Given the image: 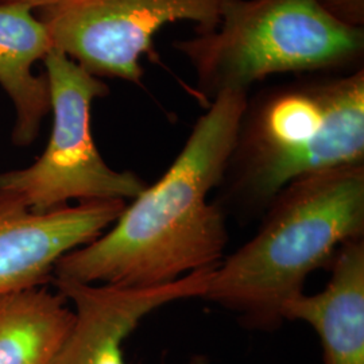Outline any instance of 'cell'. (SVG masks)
<instances>
[{"mask_svg":"<svg viewBox=\"0 0 364 364\" xmlns=\"http://www.w3.org/2000/svg\"><path fill=\"white\" fill-rule=\"evenodd\" d=\"M358 237H364V164L304 176L275 196L254 237L218 264L201 299L250 328L274 329L308 277Z\"/></svg>","mask_w":364,"mask_h":364,"instance_id":"cell-3","label":"cell"},{"mask_svg":"<svg viewBox=\"0 0 364 364\" xmlns=\"http://www.w3.org/2000/svg\"><path fill=\"white\" fill-rule=\"evenodd\" d=\"M210 102L247 92L278 73L352 72L363 68L364 27L340 22L318 0H239L208 34L174 41Z\"/></svg>","mask_w":364,"mask_h":364,"instance_id":"cell-4","label":"cell"},{"mask_svg":"<svg viewBox=\"0 0 364 364\" xmlns=\"http://www.w3.org/2000/svg\"><path fill=\"white\" fill-rule=\"evenodd\" d=\"M216 267L146 289L54 281L75 317L52 364H126L123 343L141 320L173 301L201 299Z\"/></svg>","mask_w":364,"mask_h":364,"instance_id":"cell-7","label":"cell"},{"mask_svg":"<svg viewBox=\"0 0 364 364\" xmlns=\"http://www.w3.org/2000/svg\"><path fill=\"white\" fill-rule=\"evenodd\" d=\"M43 64L53 112L49 144L31 166L0 173V198L37 213L63 208L73 200L135 198L146 183L132 171L109 168L92 136V103L109 93L107 84L57 49Z\"/></svg>","mask_w":364,"mask_h":364,"instance_id":"cell-5","label":"cell"},{"mask_svg":"<svg viewBox=\"0 0 364 364\" xmlns=\"http://www.w3.org/2000/svg\"><path fill=\"white\" fill-rule=\"evenodd\" d=\"M331 272L323 291L290 299L282 317L312 326L323 344L324 364H364V237L338 248Z\"/></svg>","mask_w":364,"mask_h":364,"instance_id":"cell-9","label":"cell"},{"mask_svg":"<svg viewBox=\"0 0 364 364\" xmlns=\"http://www.w3.org/2000/svg\"><path fill=\"white\" fill-rule=\"evenodd\" d=\"M73 311L63 294L43 287L0 297V364H52Z\"/></svg>","mask_w":364,"mask_h":364,"instance_id":"cell-11","label":"cell"},{"mask_svg":"<svg viewBox=\"0 0 364 364\" xmlns=\"http://www.w3.org/2000/svg\"><path fill=\"white\" fill-rule=\"evenodd\" d=\"M124 208L115 200L37 213L0 198V297L53 279L58 260L105 234Z\"/></svg>","mask_w":364,"mask_h":364,"instance_id":"cell-8","label":"cell"},{"mask_svg":"<svg viewBox=\"0 0 364 364\" xmlns=\"http://www.w3.org/2000/svg\"><path fill=\"white\" fill-rule=\"evenodd\" d=\"M353 164H364L363 68L248 97L213 203L255 219L287 183Z\"/></svg>","mask_w":364,"mask_h":364,"instance_id":"cell-2","label":"cell"},{"mask_svg":"<svg viewBox=\"0 0 364 364\" xmlns=\"http://www.w3.org/2000/svg\"><path fill=\"white\" fill-rule=\"evenodd\" d=\"M239 0H55L38 10L53 48L93 76L141 85V58L158 61L154 43L162 27L191 22L208 34Z\"/></svg>","mask_w":364,"mask_h":364,"instance_id":"cell-6","label":"cell"},{"mask_svg":"<svg viewBox=\"0 0 364 364\" xmlns=\"http://www.w3.org/2000/svg\"><path fill=\"white\" fill-rule=\"evenodd\" d=\"M55 0H0V4H18V6H26L28 9L41 10L49 4H52Z\"/></svg>","mask_w":364,"mask_h":364,"instance_id":"cell-13","label":"cell"},{"mask_svg":"<svg viewBox=\"0 0 364 364\" xmlns=\"http://www.w3.org/2000/svg\"><path fill=\"white\" fill-rule=\"evenodd\" d=\"M46 27L26 6L0 4V87L11 99L16 122L13 142L28 146L38 136L43 117L50 112V85L46 73L33 66L52 52Z\"/></svg>","mask_w":364,"mask_h":364,"instance_id":"cell-10","label":"cell"},{"mask_svg":"<svg viewBox=\"0 0 364 364\" xmlns=\"http://www.w3.org/2000/svg\"><path fill=\"white\" fill-rule=\"evenodd\" d=\"M318 3L340 22L364 27V0H318Z\"/></svg>","mask_w":364,"mask_h":364,"instance_id":"cell-12","label":"cell"},{"mask_svg":"<svg viewBox=\"0 0 364 364\" xmlns=\"http://www.w3.org/2000/svg\"><path fill=\"white\" fill-rule=\"evenodd\" d=\"M247 100V92L218 95L165 174L108 231L58 260L53 281L146 289L216 267L228 232L208 195L220 185Z\"/></svg>","mask_w":364,"mask_h":364,"instance_id":"cell-1","label":"cell"}]
</instances>
